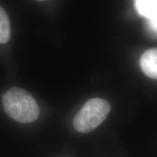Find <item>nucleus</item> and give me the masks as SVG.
<instances>
[{
    "label": "nucleus",
    "mask_w": 157,
    "mask_h": 157,
    "mask_svg": "<svg viewBox=\"0 0 157 157\" xmlns=\"http://www.w3.org/2000/svg\"><path fill=\"white\" fill-rule=\"evenodd\" d=\"M2 104L6 113L20 123L33 122L40 113L34 97L20 87H13L7 90L2 96Z\"/></svg>",
    "instance_id": "nucleus-1"
},
{
    "label": "nucleus",
    "mask_w": 157,
    "mask_h": 157,
    "mask_svg": "<svg viewBox=\"0 0 157 157\" xmlns=\"http://www.w3.org/2000/svg\"><path fill=\"white\" fill-rule=\"evenodd\" d=\"M111 110L109 102L101 98H93L82 106L74 119V127L77 132L93 131L106 119Z\"/></svg>",
    "instance_id": "nucleus-2"
},
{
    "label": "nucleus",
    "mask_w": 157,
    "mask_h": 157,
    "mask_svg": "<svg viewBox=\"0 0 157 157\" xmlns=\"http://www.w3.org/2000/svg\"><path fill=\"white\" fill-rule=\"evenodd\" d=\"M140 65L146 76L157 79V48L146 50L141 56Z\"/></svg>",
    "instance_id": "nucleus-3"
},
{
    "label": "nucleus",
    "mask_w": 157,
    "mask_h": 157,
    "mask_svg": "<svg viewBox=\"0 0 157 157\" xmlns=\"http://www.w3.org/2000/svg\"><path fill=\"white\" fill-rule=\"evenodd\" d=\"M135 6L139 15L148 20L157 16V0H136Z\"/></svg>",
    "instance_id": "nucleus-4"
},
{
    "label": "nucleus",
    "mask_w": 157,
    "mask_h": 157,
    "mask_svg": "<svg viewBox=\"0 0 157 157\" xmlns=\"http://www.w3.org/2000/svg\"><path fill=\"white\" fill-rule=\"evenodd\" d=\"M10 38V21L5 9L0 6V44H6Z\"/></svg>",
    "instance_id": "nucleus-5"
},
{
    "label": "nucleus",
    "mask_w": 157,
    "mask_h": 157,
    "mask_svg": "<svg viewBox=\"0 0 157 157\" xmlns=\"http://www.w3.org/2000/svg\"><path fill=\"white\" fill-rule=\"evenodd\" d=\"M148 24L151 31L154 32V34H157V16L148 20Z\"/></svg>",
    "instance_id": "nucleus-6"
}]
</instances>
